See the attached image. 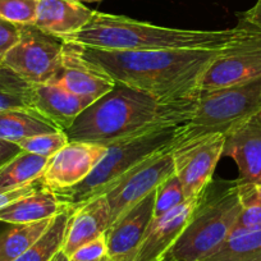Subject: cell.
<instances>
[{
    "instance_id": "1",
    "label": "cell",
    "mask_w": 261,
    "mask_h": 261,
    "mask_svg": "<svg viewBox=\"0 0 261 261\" xmlns=\"http://www.w3.org/2000/svg\"><path fill=\"white\" fill-rule=\"evenodd\" d=\"M80 46V45H79ZM81 47L89 62L118 84L165 104L197 101L205 73L223 49L109 51Z\"/></svg>"
},
{
    "instance_id": "2",
    "label": "cell",
    "mask_w": 261,
    "mask_h": 261,
    "mask_svg": "<svg viewBox=\"0 0 261 261\" xmlns=\"http://www.w3.org/2000/svg\"><path fill=\"white\" fill-rule=\"evenodd\" d=\"M197 101L165 104L115 82L108 94L95 100L77 117L65 134L69 141L108 146L156 128L185 124L192 118Z\"/></svg>"
},
{
    "instance_id": "3",
    "label": "cell",
    "mask_w": 261,
    "mask_h": 261,
    "mask_svg": "<svg viewBox=\"0 0 261 261\" xmlns=\"http://www.w3.org/2000/svg\"><path fill=\"white\" fill-rule=\"evenodd\" d=\"M238 32V24L218 31L170 29L95 11L91 21L81 31L65 36L62 41L109 51L222 49L234 40Z\"/></svg>"
},
{
    "instance_id": "4",
    "label": "cell",
    "mask_w": 261,
    "mask_h": 261,
    "mask_svg": "<svg viewBox=\"0 0 261 261\" xmlns=\"http://www.w3.org/2000/svg\"><path fill=\"white\" fill-rule=\"evenodd\" d=\"M241 210L242 202L237 180L210 182L200 195L186 228L163 258L205 260L229 238Z\"/></svg>"
},
{
    "instance_id": "5",
    "label": "cell",
    "mask_w": 261,
    "mask_h": 261,
    "mask_svg": "<svg viewBox=\"0 0 261 261\" xmlns=\"http://www.w3.org/2000/svg\"><path fill=\"white\" fill-rule=\"evenodd\" d=\"M179 125L156 128L107 146V154L89 177L57 196L68 210L81 202L104 195L120 177L158 152L174 146Z\"/></svg>"
},
{
    "instance_id": "6",
    "label": "cell",
    "mask_w": 261,
    "mask_h": 261,
    "mask_svg": "<svg viewBox=\"0 0 261 261\" xmlns=\"http://www.w3.org/2000/svg\"><path fill=\"white\" fill-rule=\"evenodd\" d=\"M261 113V79L201 91L192 118L178 127L175 145L223 135Z\"/></svg>"
},
{
    "instance_id": "7",
    "label": "cell",
    "mask_w": 261,
    "mask_h": 261,
    "mask_svg": "<svg viewBox=\"0 0 261 261\" xmlns=\"http://www.w3.org/2000/svg\"><path fill=\"white\" fill-rule=\"evenodd\" d=\"M18 27V40L4 55L2 65L16 72L30 84H50L62 68L64 44L35 24Z\"/></svg>"
},
{
    "instance_id": "8",
    "label": "cell",
    "mask_w": 261,
    "mask_h": 261,
    "mask_svg": "<svg viewBox=\"0 0 261 261\" xmlns=\"http://www.w3.org/2000/svg\"><path fill=\"white\" fill-rule=\"evenodd\" d=\"M240 32L205 73L201 91L261 79V29L238 19Z\"/></svg>"
},
{
    "instance_id": "9",
    "label": "cell",
    "mask_w": 261,
    "mask_h": 261,
    "mask_svg": "<svg viewBox=\"0 0 261 261\" xmlns=\"http://www.w3.org/2000/svg\"><path fill=\"white\" fill-rule=\"evenodd\" d=\"M173 147L163 150L142 162L120 177L104 193L109 205L112 224L120 215L154 192L164 180L175 174Z\"/></svg>"
},
{
    "instance_id": "10",
    "label": "cell",
    "mask_w": 261,
    "mask_h": 261,
    "mask_svg": "<svg viewBox=\"0 0 261 261\" xmlns=\"http://www.w3.org/2000/svg\"><path fill=\"white\" fill-rule=\"evenodd\" d=\"M225 136L202 137L173 147L174 173L186 199L199 197L213 180L218 162L223 156Z\"/></svg>"
},
{
    "instance_id": "11",
    "label": "cell",
    "mask_w": 261,
    "mask_h": 261,
    "mask_svg": "<svg viewBox=\"0 0 261 261\" xmlns=\"http://www.w3.org/2000/svg\"><path fill=\"white\" fill-rule=\"evenodd\" d=\"M107 154V146L86 141H69L53 155L40 178L41 187L58 193L86 179Z\"/></svg>"
},
{
    "instance_id": "12",
    "label": "cell",
    "mask_w": 261,
    "mask_h": 261,
    "mask_svg": "<svg viewBox=\"0 0 261 261\" xmlns=\"http://www.w3.org/2000/svg\"><path fill=\"white\" fill-rule=\"evenodd\" d=\"M62 68L50 84L58 85L67 91L82 97L97 100L115 86V81L94 63L82 55L81 47L64 42Z\"/></svg>"
},
{
    "instance_id": "13",
    "label": "cell",
    "mask_w": 261,
    "mask_h": 261,
    "mask_svg": "<svg viewBox=\"0 0 261 261\" xmlns=\"http://www.w3.org/2000/svg\"><path fill=\"white\" fill-rule=\"evenodd\" d=\"M156 190L120 215L105 232L109 261H134L140 242L154 219Z\"/></svg>"
},
{
    "instance_id": "14",
    "label": "cell",
    "mask_w": 261,
    "mask_h": 261,
    "mask_svg": "<svg viewBox=\"0 0 261 261\" xmlns=\"http://www.w3.org/2000/svg\"><path fill=\"white\" fill-rule=\"evenodd\" d=\"M200 197V196H199ZM199 197L188 199L160 218H154L140 242L134 261H160L187 225Z\"/></svg>"
},
{
    "instance_id": "15",
    "label": "cell",
    "mask_w": 261,
    "mask_h": 261,
    "mask_svg": "<svg viewBox=\"0 0 261 261\" xmlns=\"http://www.w3.org/2000/svg\"><path fill=\"white\" fill-rule=\"evenodd\" d=\"M223 156L236 162L240 185L261 183V113L225 136Z\"/></svg>"
},
{
    "instance_id": "16",
    "label": "cell",
    "mask_w": 261,
    "mask_h": 261,
    "mask_svg": "<svg viewBox=\"0 0 261 261\" xmlns=\"http://www.w3.org/2000/svg\"><path fill=\"white\" fill-rule=\"evenodd\" d=\"M62 252L69 256L81 246L105 234L109 227L110 210L105 195L86 200L69 210Z\"/></svg>"
},
{
    "instance_id": "17",
    "label": "cell",
    "mask_w": 261,
    "mask_h": 261,
    "mask_svg": "<svg viewBox=\"0 0 261 261\" xmlns=\"http://www.w3.org/2000/svg\"><path fill=\"white\" fill-rule=\"evenodd\" d=\"M94 100L67 91L54 84L34 85L31 110L59 130H67Z\"/></svg>"
},
{
    "instance_id": "18",
    "label": "cell",
    "mask_w": 261,
    "mask_h": 261,
    "mask_svg": "<svg viewBox=\"0 0 261 261\" xmlns=\"http://www.w3.org/2000/svg\"><path fill=\"white\" fill-rule=\"evenodd\" d=\"M81 0H39L35 26L58 39L81 31L94 16Z\"/></svg>"
},
{
    "instance_id": "19",
    "label": "cell",
    "mask_w": 261,
    "mask_h": 261,
    "mask_svg": "<svg viewBox=\"0 0 261 261\" xmlns=\"http://www.w3.org/2000/svg\"><path fill=\"white\" fill-rule=\"evenodd\" d=\"M64 210L68 209L60 201L57 193L41 187L0 209V222L8 224L36 223L53 219Z\"/></svg>"
},
{
    "instance_id": "20",
    "label": "cell",
    "mask_w": 261,
    "mask_h": 261,
    "mask_svg": "<svg viewBox=\"0 0 261 261\" xmlns=\"http://www.w3.org/2000/svg\"><path fill=\"white\" fill-rule=\"evenodd\" d=\"M57 130L59 129L55 125L31 110L16 109L0 113V139L13 144Z\"/></svg>"
},
{
    "instance_id": "21",
    "label": "cell",
    "mask_w": 261,
    "mask_h": 261,
    "mask_svg": "<svg viewBox=\"0 0 261 261\" xmlns=\"http://www.w3.org/2000/svg\"><path fill=\"white\" fill-rule=\"evenodd\" d=\"M47 160L46 158L22 150L0 168V191L16 190L40 180Z\"/></svg>"
},
{
    "instance_id": "22",
    "label": "cell",
    "mask_w": 261,
    "mask_h": 261,
    "mask_svg": "<svg viewBox=\"0 0 261 261\" xmlns=\"http://www.w3.org/2000/svg\"><path fill=\"white\" fill-rule=\"evenodd\" d=\"M53 219L27 224H11L8 229L0 233V261H14L26 252L46 232Z\"/></svg>"
},
{
    "instance_id": "23",
    "label": "cell",
    "mask_w": 261,
    "mask_h": 261,
    "mask_svg": "<svg viewBox=\"0 0 261 261\" xmlns=\"http://www.w3.org/2000/svg\"><path fill=\"white\" fill-rule=\"evenodd\" d=\"M69 213V210H64L58 214L41 238L14 261H51L54 256L62 251Z\"/></svg>"
},
{
    "instance_id": "24",
    "label": "cell",
    "mask_w": 261,
    "mask_h": 261,
    "mask_svg": "<svg viewBox=\"0 0 261 261\" xmlns=\"http://www.w3.org/2000/svg\"><path fill=\"white\" fill-rule=\"evenodd\" d=\"M32 87L34 84H30L16 72L2 65L0 67V113L16 109L31 110Z\"/></svg>"
},
{
    "instance_id": "25",
    "label": "cell",
    "mask_w": 261,
    "mask_h": 261,
    "mask_svg": "<svg viewBox=\"0 0 261 261\" xmlns=\"http://www.w3.org/2000/svg\"><path fill=\"white\" fill-rule=\"evenodd\" d=\"M202 261H261V230L229 237Z\"/></svg>"
},
{
    "instance_id": "26",
    "label": "cell",
    "mask_w": 261,
    "mask_h": 261,
    "mask_svg": "<svg viewBox=\"0 0 261 261\" xmlns=\"http://www.w3.org/2000/svg\"><path fill=\"white\" fill-rule=\"evenodd\" d=\"M182 185L177 175L173 174L156 188L154 205V218H160L186 201Z\"/></svg>"
},
{
    "instance_id": "27",
    "label": "cell",
    "mask_w": 261,
    "mask_h": 261,
    "mask_svg": "<svg viewBox=\"0 0 261 261\" xmlns=\"http://www.w3.org/2000/svg\"><path fill=\"white\" fill-rule=\"evenodd\" d=\"M68 142V136H67L64 130H57V132H51V134H44L39 135V136L30 137V139L23 140V141H19L17 145L23 151L32 152V154L50 159L53 155H55L59 150H62Z\"/></svg>"
},
{
    "instance_id": "28",
    "label": "cell",
    "mask_w": 261,
    "mask_h": 261,
    "mask_svg": "<svg viewBox=\"0 0 261 261\" xmlns=\"http://www.w3.org/2000/svg\"><path fill=\"white\" fill-rule=\"evenodd\" d=\"M39 0H0V19L23 26L34 24Z\"/></svg>"
},
{
    "instance_id": "29",
    "label": "cell",
    "mask_w": 261,
    "mask_h": 261,
    "mask_svg": "<svg viewBox=\"0 0 261 261\" xmlns=\"http://www.w3.org/2000/svg\"><path fill=\"white\" fill-rule=\"evenodd\" d=\"M255 230H261V205L242 206L229 237Z\"/></svg>"
},
{
    "instance_id": "30",
    "label": "cell",
    "mask_w": 261,
    "mask_h": 261,
    "mask_svg": "<svg viewBox=\"0 0 261 261\" xmlns=\"http://www.w3.org/2000/svg\"><path fill=\"white\" fill-rule=\"evenodd\" d=\"M108 248H107V240L105 234L100 236L96 240L81 246L79 250L74 251L69 260L71 261H100L104 257H107Z\"/></svg>"
},
{
    "instance_id": "31",
    "label": "cell",
    "mask_w": 261,
    "mask_h": 261,
    "mask_svg": "<svg viewBox=\"0 0 261 261\" xmlns=\"http://www.w3.org/2000/svg\"><path fill=\"white\" fill-rule=\"evenodd\" d=\"M19 37V27L17 24L0 19V67L4 55L17 42Z\"/></svg>"
},
{
    "instance_id": "32",
    "label": "cell",
    "mask_w": 261,
    "mask_h": 261,
    "mask_svg": "<svg viewBox=\"0 0 261 261\" xmlns=\"http://www.w3.org/2000/svg\"><path fill=\"white\" fill-rule=\"evenodd\" d=\"M40 188H41V182L37 180V182L32 183V185L24 186V187L21 188H16V190L0 191V209H3L7 205L12 204L16 200L21 199L23 196L30 195V193L35 192V191L40 190Z\"/></svg>"
},
{
    "instance_id": "33",
    "label": "cell",
    "mask_w": 261,
    "mask_h": 261,
    "mask_svg": "<svg viewBox=\"0 0 261 261\" xmlns=\"http://www.w3.org/2000/svg\"><path fill=\"white\" fill-rule=\"evenodd\" d=\"M238 190H240L242 206L261 205V183L258 185H240L238 183Z\"/></svg>"
},
{
    "instance_id": "34",
    "label": "cell",
    "mask_w": 261,
    "mask_h": 261,
    "mask_svg": "<svg viewBox=\"0 0 261 261\" xmlns=\"http://www.w3.org/2000/svg\"><path fill=\"white\" fill-rule=\"evenodd\" d=\"M22 150L19 149V146L17 144L0 139V168L6 165L9 160L13 159Z\"/></svg>"
},
{
    "instance_id": "35",
    "label": "cell",
    "mask_w": 261,
    "mask_h": 261,
    "mask_svg": "<svg viewBox=\"0 0 261 261\" xmlns=\"http://www.w3.org/2000/svg\"><path fill=\"white\" fill-rule=\"evenodd\" d=\"M238 19L245 21L252 26L261 29V0H257L255 6L250 8L248 11L238 13Z\"/></svg>"
},
{
    "instance_id": "36",
    "label": "cell",
    "mask_w": 261,
    "mask_h": 261,
    "mask_svg": "<svg viewBox=\"0 0 261 261\" xmlns=\"http://www.w3.org/2000/svg\"><path fill=\"white\" fill-rule=\"evenodd\" d=\"M51 261H69V258L65 253H63L62 251H59V252L54 256V258H53Z\"/></svg>"
},
{
    "instance_id": "37",
    "label": "cell",
    "mask_w": 261,
    "mask_h": 261,
    "mask_svg": "<svg viewBox=\"0 0 261 261\" xmlns=\"http://www.w3.org/2000/svg\"><path fill=\"white\" fill-rule=\"evenodd\" d=\"M82 3H95V2H101V0H81Z\"/></svg>"
},
{
    "instance_id": "38",
    "label": "cell",
    "mask_w": 261,
    "mask_h": 261,
    "mask_svg": "<svg viewBox=\"0 0 261 261\" xmlns=\"http://www.w3.org/2000/svg\"><path fill=\"white\" fill-rule=\"evenodd\" d=\"M69 261H71V260H69ZM100 261H109V260H108V256H107V257H104L102 260H100Z\"/></svg>"
},
{
    "instance_id": "39",
    "label": "cell",
    "mask_w": 261,
    "mask_h": 261,
    "mask_svg": "<svg viewBox=\"0 0 261 261\" xmlns=\"http://www.w3.org/2000/svg\"><path fill=\"white\" fill-rule=\"evenodd\" d=\"M160 261H173V260H165V258H163V260H160Z\"/></svg>"
}]
</instances>
